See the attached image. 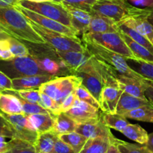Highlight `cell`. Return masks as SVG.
<instances>
[{
    "instance_id": "cell-21",
    "label": "cell",
    "mask_w": 153,
    "mask_h": 153,
    "mask_svg": "<svg viewBox=\"0 0 153 153\" xmlns=\"http://www.w3.org/2000/svg\"><path fill=\"white\" fill-rule=\"evenodd\" d=\"M56 117V116L52 113H36L27 116L29 123L38 134L52 131L55 124Z\"/></svg>"
},
{
    "instance_id": "cell-1",
    "label": "cell",
    "mask_w": 153,
    "mask_h": 153,
    "mask_svg": "<svg viewBox=\"0 0 153 153\" xmlns=\"http://www.w3.org/2000/svg\"><path fill=\"white\" fill-rule=\"evenodd\" d=\"M0 32L21 42L46 44L16 8L0 7Z\"/></svg>"
},
{
    "instance_id": "cell-27",
    "label": "cell",
    "mask_w": 153,
    "mask_h": 153,
    "mask_svg": "<svg viewBox=\"0 0 153 153\" xmlns=\"http://www.w3.org/2000/svg\"><path fill=\"white\" fill-rule=\"evenodd\" d=\"M129 67L143 79L153 82V62L141 59H126Z\"/></svg>"
},
{
    "instance_id": "cell-50",
    "label": "cell",
    "mask_w": 153,
    "mask_h": 153,
    "mask_svg": "<svg viewBox=\"0 0 153 153\" xmlns=\"http://www.w3.org/2000/svg\"><path fill=\"white\" fill-rule=\"evenodd\" d=\"M20 0H0V7L16 8L19 5Z\"/></svg>"
},
{
    "instance_id": "cell-56",
    "label": "cell",
    "mask_w": 153,
    "mask_h": 153,
    "mask_svg": "<svg viewBox=\"0 0 153 153\" xmlns=\"http://www.w3.org/2000/svg\"><path fill=\"white\" fill-rule=\"evenodd\" d=\"M5 153H11V152H5Z\"/></svg>"
},
{
    "instance_id": "cell-35",
    "label": "cell",
    "mask_w": 153,
    "mask_h": 153,
    "mask_svg": "<svg viewBox=\"0 0 153 153\" xmlns=\"http://www.w3.org/2000/svg\"><path fill=\"white\" fill-rule=\"evenodd\" d=\"M11 153H36L33 144L20 139H11L9 141Z\"/></svg>"
},
{
    "instance_id": "cell-12",
    "label": "cell",
    "mask_w": 153,
    "mask_h": 153,
    "mask_svg": "<svg viewBox=\"0 0 153 153\" xmlns=\"http://www.w3.org/2000/svg\"><path fill=\"white\" fill-rule=\"evenodd\" d=\"M76 133L86 137L88 139L96 137H110L113 135L110 128L106 126L101 116L99 118L89 120L83 123H78L75 130Z\"/></svg>"
},
{
    "instance_id": "cell-38",
    "label": "cell",
    "mask_w": 153,
    "mask_h": 153,
    "mask_svg": "<svg viewBox=\"0 0 153 153\" xmlns=\"http://www.w3.org/2000/svg\"><path fill=\"white\" fill-rule=\"evenodd\" d=\"M74 94L76 95V99L84 101V102L88 103V104L96 107V108L100 109L99 102L90 93V92L86 88H85L82 84L76 88V90L74 91Z\"/></svg>"
},
{
    "instance_id": "cell-15",
    "label": "cell",
    "mask_w": 153,
    "mask_h": 153,
    "mask_svg": "<svg viewBox=\"0 0 153 153\" xmlns=\"http://www.w3.org/2000/svg\"><path fill=\"white\" fill-rule=\"evenodd\" d=\"M91 21L86 33H113L120 31L118 23L111 19L95 11H91Z\"/></svg>"
},
{
    "instance_id": "cell-49",
    "label": "cell",
    "mask_w": 153,
    "mask_h": 153,
    "mask_svg": "<svg viewBox=\"0 0 153 153\" xmlns=\"http://www.w3.org/2000/svg\"><path fill=\"white\" fill-rule=\"evenodd\" d=\"M106 153H121L120 149H119L117 143H116V137L114 136L110 138V145H109V147Z\"/></svg>"
},
{
    "instance_id": "cell-20",
    "label": "cell",
    "mask_w": 153,
    "mask_h": 153,
    "mask_svg": "<svg viewBox=\"0 0 153 153\" xmlns=\"http://www.w3.org/2000/svg\"><path fill=\"white\" fill-rule=\"evenodd\" d=\"M144 106L153 107L152 104L149 102L148 99L137 98V97L123 92L120 97V101H119L116 113L123 116L128 112L131 111V110L139 108V107H144Z\"/></svg>"
},
{
    "instance_id": "cell-40",
    "label": "cell",
    "mask_w": 153,
    "mask_h": 153,
    "mask_svg": "<svg viewBox=\"0 0 153 153\" xmlns=\"http://www.w3.org/2000/svg\"><path fill=\"white\" fill-rule=\"evenodd\" d=\"M40 105L46 110H49L51 113H53L55 116H57L60 113H62L60 104L58 102H56L55 100L53 99L52 98L42 92H41Z\"/></svg>"
},
{
    "instance_id": "cell-51",
    "label": "cell",
    "mask_w": 153,
    "mask_h": 153,
    "mask_svg": "<svg viewBox=\"0 0 153 153\" xmlns=\"http://www.w3.org/2000/svg\"><path fill=\"white\" fill-rule=\"evenodd\" d=\"M135 3L143 5H147L149 7L153 6V0H131Z\"/></svg>"
},
{
    "instance_id": "cell-16",
    "label": "cell",
    "mask_w": 153,
    "mask_h": 153,
    "mask_svg": "<svg viewBox=\"0 0 153 153\" xmlns=\"http://www.w3.org/2000/svg\"><path fill=\"white\" fill-rule=\"evenodd\" d=\"M123 90L114 86H104L100 96L99 104L101 112L116 113L119 101Z\"/></svg>"
},
{
    "instance_id": "cell-10",
    "label": "cell",
    "mask_w": 153,
    "mask_h": 153,
    "mask_svg": "<svg viewBox=\"0 0 153 153\" xmlns=\"http://www.w3.org/2000/svg\"><path fill=\"white\" fill-rule=\"evenodd\" d=\"M1 114L11 126L14 135L12 139L23 140L33 145L35 144L39 134L29 123L27 116L23 114L9 115L2 112H1Z\"/></svg>"
},
{
    "instance_id": "cell-52",
    "label": "cell",
    "mask_w": 153,
    "mask_h": 153,
    "mask_svg": "<svg viewBox=\"0 0 153 153\" xmlns=\"http://www.w3.org/2000/svg\"><path fill=\"white\" fill-rule=\"evenodd\" d=\"M145 146L153 153V132L149 134L148 142Z\"/></svg>"
},
{
    "instance_id": "cell-28",
    "label": "cell",
    "mask_w": 153,
    "mask_h": 153,
    "mask_svg": "<svg viewBox=\"0 0 153 153\" xmlns=\"http://www.w3.org/2000/svg\"><path fill=\"white\" fill-rule=\"evenodd\" d=\"M123 133L126 137L138 143L140 145H146L148 142L149 134L146 131L137 124L129 123L123 131Z\"/></svg>"
},
{
    "instance_id": "cell-42",
    "label": "cell",
    "mask_w": 153,
    "mask_h": 153,
    "mask_svg": "<svg viewBox=\"0 0 153 153\" xmlns=\"http://www.w3.org/2000/svg\"><path fill=\"white\" fill-rule=\"evenodd\" d=\"M14 58L6 38L0 39V61H10Z\"/></svg>"
},
{
    "instance_id": "cell-13",
    "label": "cell",
    "mask_w": 153,
    "mask_h": 153,
    "mask_svg": "<svg viewBox=\"0 0 153 153\" xmlns=\"http://www.w3.org/2000/svg\"><path fill=\"white\" fill-rule=\"evenodd\" d=\"M68 117L77 123H83L99 118L101 110L84 101L76 99L73 107L65 112Z\"/></svg>"
},
{
    "instance_id": "cell-7",
    "label": "cell",
    "mask_w": 153,
    "mask_h": 153,
    "mask_svg": "<svg viewBox=\"0 0 153 153\" xmlns=\"http://www.w3.org/2000/svg\"><path fill=\"white\" fill-rule=\"evenodd\" d=\"M19 5L72 28L70 15L61 3H56L51 1L44 2H32L27 0H20Z\"/></svg>"
},
{
    "instance_id": "cell-5",
    "label": "cell",
    "mask_w": 153,
    "mask_h": 153,
    "mask_svg": "<svg viewBox=\"0 0 153 153\" xmlns=\"http://www.w3.org/2000/svg\"><path fill=\"white\" fill-rule=\"evenodd\" d=\"M0 71L11 79L36 75H50L40 67L32 55L15 57L10 61H0Z\"/></svg>"
},
{
    "instance_id": "cell-34",
    "label": "cell",
    "mask_w": 153,
    "mask_h": 153,
    "mask_svg": "<svg viewBox=\"0 0 153 153\" xmlns=\"http://www.w3.org/2000/svg\"><path fill=\"white\" fill-rule=\"evenodd\" d=\"M6 39L8 42L10 51L14 57H23L30 55L27 46L21 41L10 36H7Z\"/></svg>"
},
{
    "instance_id": "cell-53",
    "label": "cell",
    "mask_w": 153,
    "mask_h": 153,
    "mask_svg": "<svg viewBox=\"0 0 153 153\" xmlns=\"http://www.w3.org/2000/svg\"><path fill=\"white\" fill-rule=\"evenodd\" d=\"M147 10H148V20L153 25V6L152 7H148L147 8Z\"/></svg>"
},
{
    "instance_id": "cell-32",
    "label": "cell",
    "mask_w": 153,
    "mask_h": 153,
    "mask_svg": "<svg viewBox=\"0 0 153 153\" xmlns=\"http://www.w3.org/2000/svg\"><path fill=\"white\" fill-rule=\"evenodd\" d=\"M126 119L153 123V107L144 106L129 111L123 115Z\"/></svg>"
},
{
    "instance_id": "cell-45",
    "label": "cell",
    "mask_w": 153,
    "mask_h": 153,
    "mask_svg": "<svg viewBox=\"0 0 153 153\" xmlns=\"http://www.w3.org/2000/svg\"><path fill=\"white\" fill-rule=\"evenodd\" d=\"M51 153H75L73 149L59 138Z\"/></svg>"
},
{
    "instance_id": "cell-47",
    "label": "cell",
    "mask_w": 153,
    "mask_h": 153,
    "mask_svg": "<svg viewBox=\"0 0 153 153\" xmlns=\"http://www.w3.org/2000/svg\"><path fill=\"white\" fill-rule=\"evenodd\" d=\"M144 94L147 99L153 105V82L144 79Z\"/></svg>"
},
{
    "instance_id": "cell-24",
    "label": "cell",
    "mask_w": 153,
    "mask_h": 153,
    "mask_svg": "<svg viewBox=\"0 0 153 153\" xmlns=\"http://www.w3.org/2000/svg\"><path fill=\"white\" fill-rule=\"evenodd\" d=\"M119 32H120L122 38L126 43L127 46L128 47L129 49L131 51V52L133 53V54L137 59L144 60L146 62H153V53H152L149 50H147L146 48H144L140 44L137 43L128 35L122 32L121 30L119 31Z\"/></svg>"
},
{
    "instance_id": "cell-44",
    "label": "cell",
    "mask_w": 153,
    "mask_h": 153,
    "mask_svg": "<svg viewBox=\"0 0 153 153\" xmlns=\"http://www.w3.org/2000/svg\"><path fill=\"white\" fill-rule=\"evenodd\" d=\"M13 89L12 80L4 72L0 71V93Z\"/></svg>"
},
{
    "instance_id": "cell-22",
    "label": "cell",
    "mask_w": 153,
    "mask_h": 153,
    "mask_svg": "<svg viewBox=\"0 0 153 153\" xmlns=\"http://www.w3.org/2000/svg\"><path fill=\"white\" fill-rule=\"evenodd\" d=\"M0 111L9 115L23 114L22 105L17 95L12 93H0Z\"/></svg>"
},
{
    "instance_id": "cell-3",
    "label": "cell",
    "mask_w": 153,
    "mask_h": 153,
    "mask_svg": "<svg viewBox=\"0 0 153 153\" xmlns=\"http://www.w3.org/2000/svg\"><path fill=\"white\" fill-rule=\"evenodd\" d=\"M29 23L32 29L40 35L45 43L57 51L68 52H86V50L83 46V42L79 38H72L59 32H53L39 26L35 22L28 19Z\"/></svg>"
},
{
    "instance_id": "cell-17",
    "label": "cell",
    "mask_w": 153,
    "mask_h": 153,
    "mask_svg": "<svg viewBox=\"0 0 153 153\" xmlns=\"http://www.w3.org/2000/svg\"><path fill=\"white\" fill-rule=\"evenodd\" d=\"M56 76L53 75H36V76H23L18 78H13L12 90H28L38 89L44 83L53 80Z\"/></svg>"
},
{
    "instance_id": "cell-6",
    "label": "cell",
    "mask_w": 153,
    "mask_h": 153,
    "mask_svg": "<svg viewBox=\"0 0 153 153\" xmlns=\"http://www.w3.org/2000/svg\"><path fill=\"white\" fill-rule=\"evenodd\" d=\"M81 84L82 80L80 76L69 74L56 76L42 84L38 89L61 104L68 95L74 92Z\"/></svg>"
},
{
    "instance_id": "cell-36",
    "label": "cell",
    "mask_w": 153,
    "mask_h": 153,
    "mask_svg": "<svg viewBox=\"0 0 153 153\" xmlns=\"http://www.w3.org/2000/svg\"><path fill=\"white\" fill-rule=\"evenodd\" d=\"M6 92H9L10 93H12L14 95H17V98L20 100V102L22 105V109H23V115H25V116H29V115L36 114V113H51L49 110H46V109L44 108L43 107H42L39 104L28 102L26 100L20 98L18 95H17L13 91H6Z\"/></svg>"
},
{
    "instance_id": "cell-31",
    "label": "cell",
    "mask_w": 153,
    "mask_h": 153,
    "mask_svg": "<svg viewBox=\"0 0 153 153\" xmlns=\"http://www.w3.org/2000/svg\"><path fill=\"white\" fill-rule=\"evenodd\" d=\"M59 137L63 142L70 146L75 152V153H80L86 144V141L88 140V138L76 133V131L60 135Z\"/></svg>"
},
{
    "instance_id": "cell-43",
    "label": "cell",
    "mask_w": 153,
    "mask_h": 153,
    "mask_svg": "<svg viewBox=\"0 0 153 153\" xmlns=\"http://www.w3.org/2000/svg\"><path fill=\"white\" fill-rule=\"evenodd\" d=\"M0 135L11 139L14 137L11 126L8 121L2 117L1 112H0Z\"/></svg>"
},
{
    "instance_id": "cell-25",
    "label": "cell",
    "mask_w": 153,
    "mask_h": 153,
    "mask_svg": "<svg viewBox=\"0 0 153 153\" xmlns=\"http://www.w3.org/2000/svg\"><path fill=\"white\" fill-rule=\"evenodd\" d=\"M76 75L80 76L82 80V85L86 88L99 102L101 91L104 87L99 77L86 73H78Z\"/></svg>"
},
{
    "instance_id": "cell-30",
    "label": "cell",
    "mask_w": 153,
    "mask_h": 153,
    "mask_svg": "<svg viewBox=\"0 0 153 153\" xmlns=\"http://www.w3.org/2000/svg\"><path fill=\"white\" fill-rule=\"evenodd\" d=\"M101 117L104 123L109 128L115 129L120 132H122V131L129 124L126 117L117 113H108L102 112Z\"/></svg>"
},
{
    "instance_id": "cell-4",
    "label": "cell",
    "mask_w": 153,
    "mask_h": 153,
    "mask_svg": "<svg viewBox=\"0 0 153 153\" xmlns=\"http://www.w3.org/2000/svg\"><path fill=\"white\" fill-rule=\"evenodd\" d=\"M141 10L142 8L131 5L128 0H98L92 7V11L120 23L138 14Z\"/></svg>"
},
{
    "instance_id": "cell-2",
    "label": "cell",
    "mask_w": 153,
    "mask_h": 153,
    "mask_svg": "<svg viewBox=\"0 0 153 153\" xmlns=\"http://www.w3.org/2000/svg\"><path fill=\"white\" fill-rule=\"evenodd\" d=\"M81 41L83 46L91 56L106 65L117 75H123L137 80L143 79L129 67L126 59L123 56L110 51L85 37L82 36Z\"/></svg>"
},
{
    "instance_id": "cell-18",
    "label": "cell",
    "mask_w": 153,
    "mask_h": 153,
    "mask_svg": "<svg viewBox=\"0 0 153 153\" xmlns=\"http://www.w3.org/2000/svg\"><path fill=\"white\" fill-rule=\"evenodd\" d=\"M70 15L71 23L74 29L79 34L83 35L87 31L91 21V13L73 7L63 5Z\"/></svg>"
},
{
    "instance_id": "cell-23",
    "label": "cell",
    "mask_w": 153,
    "mask_h": 153,
    "mask_svg": "<svg viewBox=\"0 0 153 153\" xmlns=\"http://www.w3.org/2000/svg\"><path fill=\"white\" fill-rule=\"evenodd\" d=\"M59 138V135L53 131L39 134L34 144L36 153H51Z\"/></svg>"
},
{
    "instance_id": "cell-37",
    "label": "cell",
    "mask_w": 153,
    "mask_h": 153,
    "mask_svg": "<svg viewBox=\"0 0 153 153\" xmlns=\"http://www.w3.org/2000/svg\"><path fill=\"white\" fill-rule=\"evenodd\" d=\"M118 148L121 153H152L145 145H137L116 138Z\"/></svg>"
},
{
    "instance_id": "cell-14",
    "label": "cell",
    "mask_w": 153,
    "mask_h": 153,
    "mask_svg": "<svg viewBox=\"0 0 153 153\" xmlns=\"http://www.w3.org/2000/svg\"><path fill=\"white\" fill-rule=\"evenodd\" d=\"M148 14L147 8H142L139 14L129 17L120 23H123L135 29L137 32L146 38L153 45V25L149 21Z\"/></svg>"
},
{
    "instance_id": "cell-39",
    "label": "cell",
    "mask_w": 153,
    "mask_h": 153,
    "mask_svg": "<svg viewBox=\"0 0 153 153\" xmlns=\"http://www.w3.org/2000/svg\"><path fill=\"white\" fill-rule=\"evenodd\" d=\"M98 1V0H64L61 4L91 13L92 7Z\"/></svg>"
},
{
    "instance_id": "cell-11",
    "label": "cell",
    "mask_w": 153,
    "mask_h": 153,
    "mask_svg": "<svg viewBox=\"0 0 153 153\" xmlns=\"http://www.w3.org/2000/svg\"><path fill=\"white\" fill-rule=\"evenodd\" d=\"M16 8L18 11H20L26 18L35 22V23L45 28V29H48L49 30L53 31L56 32H59V33L63 34V35L72 37V38H78V35H80L75 29H72V28L68 27V26H65V25L62 24L59 22L52 20V19L40 15V14L33 12L30 10H28L23 7H21L20 5H18L16 7Z\"/></svg>"
},
{
    "instance_id": "cell-8",
    "label": "cell",
    "mask_w": 153,
    "mask_h": 153,
    "mask_svg": "<svg viewBox=\"0 0 153 153\" xmlns=\"http://www.w3.org/2000/svg\"><path fill=\"white\" fill-rule=\"evenodd\" d=\"M58 56L65 63L71 74L76 75L78 73H86L98 76L93 63V57L87 52L57 51ZM99 77V76H98Z\"/></svg>"
},
{
    "instance_id": "cell-54",
    "label": "cell",
    "mask_w": 153,
    "mask_h": 153,
    "mask_svg": "<svg viewBox=\"0 0 153 153\" xmlns=\"http://www.w3.org/2000/svg\"><path fill=\"white\" fill-rule=\"evenodd\" d=\"M29 2H50V0H27Z\"/></svg>"
},
{
    "instance_id": "cell-26",
    "label": "cell",
    "mask_w": 153,
    "mask_h": 153,
    "mask_svg": "<svg viewBox=\"0 0 153 153\" xmlns=\"http://www.w3.org/2000/svg\"><path fill=\"white\" fill-rule=\"evenodd\" d=\"M78 123L68 117L64 112H62L56 117L55 124L52 131H53L59 137L64 134L75 131Z\"/></svg>"
},
{
    "instance_id": "cell-46",
    "label": "cell",
    "mask_w": 153,
    "mask_h": 153,
    "mask_svg": "<svg viewBox=\"0 0 153 153\" xmlns=\"http://www.w3.org/2000/svg\"><path fill=\"white\" fill-rule=\"evenodd\" d=\"M76 98L74 92H72L69 95H68L62 101V104H60L61 107V111L62 112H66L68 110H70L71 107H73L75 101H76Z\"/></svg>"
},
{
    "instance_id": "cell-55",
    "label": "cell",
    "mask_w": 153,
    "mask_h": 153,
    "mask_svg": "<svg viewBox=\"0 0 153 153\" xmlns=\"http://www.w3.org/2000/svg\"><path fill=\"white\" fill-rule=\"evenodd\" d=\"M50 1L53 2H56V3H62V1H64V0H50Z\"/></svg>"
},
{
    "instance_id": "cell-9",
    "label": "cell",
    "mask_w": 153,
    "mask_h": 153,
    "mask_svg": "<svg viewBox=\"0 0 153 153\" xmlns=\"http://www.w3.org/2000/svg\"><path fill=\"white\" fill-rule=\"evenodd\" d=\"M82 36L87 38L104 48L117 53L126 59H137L124 42L120 32L113 33H86Z\"/></svg>"
},
{
    "instance_id": "cell-19",
    "label": "cell",
    "mask_w": 153,
    "mask_h": 153,
    "mask_svg": "<svg viewBox=\"0 0 153 153\" xmlns=\"http://www.w3.org/2000/svg\"><path fill=\"white\" fill-rule=\"evenodd\" d=\"M117 80L119 89L123 90V92L137 98L147 99L144 94V79L137 80L123 75H118Z\"/></svg>"
},
{
    "instance_id": "cell-33",
    "label": "cell",
    "mask_w": 153,
    "mask_h": 153,
    "mask_svg": "<svg viewBox=\"0 0 153 153\" xmlns=\"http://www.w3.org/2000/svg\"><path fill=\"white\" fill-rule=\"evenodd\" d=\"M118 26L119 28H120V30H121L122 32L126 33L131 39H133L134 42H136L137 43L140 44V45L143 46L144 48L149 50L152 53H153V45H152L151 42L146 38H145L143 35H142L139 32H137L135 29L128 27V26H126V25L123 24V23H118Z\"/></svg>"
},
{
    "instance_id": "cell-29",
    "label": "cell",
    "mask_w": 153,
    "mask_h": 153,
    "mask_svg": "<svg viewBox=\"0 0 153 153\" xmlns=\"http://www.w3.org/2000/svg\"><path fill=\"white\" fill-rule=\"evenodd\" d=\"M110 137H96L88 139L80 153H106L110 143Z\"/></svg>"
},
{
    "instance_id": "cell-48",
    "label": "cell",
    "mask_w": 153,
    "mask_h": 153,
    "mask_svg": "<svg viewBox=\"0 0 153 153\" xmlns=\"http://www.w3.org/2000/svg\"><path fill=\"white\" fill-rule=\"evenodd\" d=\"M5 137L0 135V153H5L9 152L11 149L9 141L5 140Z\"/></svg>"
},
{
    "instance_id": "cell-41",
    "label": "cell",
    "mask_w": 153,
    "mask_h": 153,
    "mask_svg": "<svg viewBox=\"0 0 153 153\" xmlns=\"http://www.w3.org/2000/svg\"><path fill=\"white\" fill-rule=\"evenodd\" d=\"M11 91V90H10ZM18 95L20 98L26 100L28 102L40 105L41 92L39 89H28V90H11Z\"/></svg>"
}]
</instances>
